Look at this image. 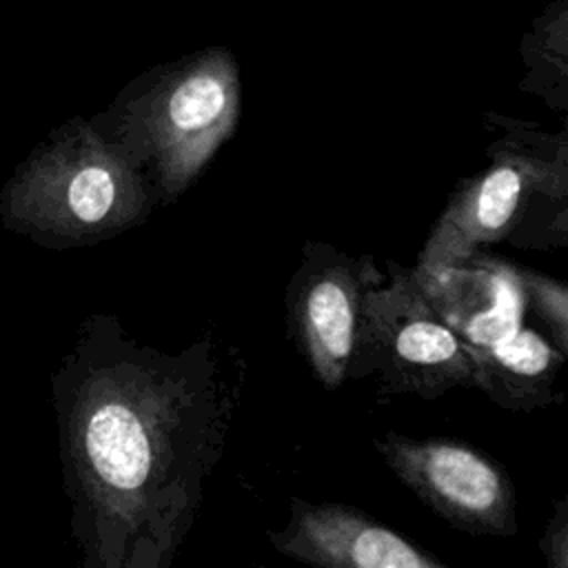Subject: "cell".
Returning <instances> with one entry per match:
<instances>
[{"label": "cell", "instance_id": "cell-5", "mask_svg": "<svg viewBox=\"0 0 568 568\" xmlns=\"http://www.w3.org/2000/svg\"><path fill=\"white\" fill-rule=\"evenodd\" d=\"M375 373L386 393L435 399L475 388L470 346L444 322L413 268L388 262V277L364 291L351 377Z\"/></svg>", "mask_w": 568, "mask_h": 568}, {"label": "cell", "instance_id": "cell-1", "mask_svg": "<svg viewBox=\"0 0 568 568\" xmlns=\"http://www.w3.org/2000/svg\"><path fill=\"white\" fill-rule=\"evenodd\" d=\"M244 359L206 328L166 353L91 313L51 373L62 486L84 568H169L242 399Z\"/></svg>", "mask_w": 568, "mask_h": 568}, {"label": "cell", "instance_id": "cell-10", "mask_svg": "<svg viewBox=\"0 0 568 568\" xmlns=\"http://www.w3.org/2000/svg\"><path fill=\"white\" fill-rule=\"evenodd\" d=\"M475 386L506 410L528 413L564 402L559 375L566 355L539 333L519 326L488 346H470Z\"/></svg>", "mask_w": 568, "mask_h": 568}, {"label": "cell", "instance_id": "cell-13", "mask_svg": "<svg viewBox=\"0 0 568 568\" xmlns=\"http://www.w3.org/2000/svg\"><path fill=\"white\" fill-rule=\"evenodd\" d=\"M541 552L550 568H566L568 566V504L559 499L555 504V515L539 541Z\"/></svg>", "mask_w": 568, "mask_h": 568}, {"label": "cell", "instance_id": "cell-8", "mask_svg": "<svg viewBox=\"0 0 568 568\" xmlns=\"http://www.w3.org/2000/svg\"><path fill=\"white\" fill-rule=\"evenodd\" d=\"M288 524L271 530L277 552L326 568H446L359 508L291 499Z\"/></svg>", "mask_w": 568, "mask_h": 568}, {"label": "cell", "instance_id": "cell-9", "mask_svg": "<svg viewBox=\"0 0 568 568\" xmlns=\"http://www.w3.org/2000/svg\"><path fill=\"white\" fill-rule=\"evenodd\" d=\"M417 280L435 311L468 346L495 344L521 326L526 297L517 264L475 251L462 264Z\"/></svg>", "mask_w": 568, "mask_h": 568}, {"label": "cell", "instance_id": "cell-2", "mask_svg": "<svg viewBox=\"0 0 568 568\" xmlns=\"http://www.w3.org/2000/svg\"><path fill=\"white\" fill-rule=\"evenodd\" d=\"M242 80L235 53L211 44L135 75L91 124L173 204L237 129Z\"/></svg>", "mask_w": 568, "mask_h": 568}, {"label": "cell", "instance_id": "cell-4", "mask_svg": "<svg viewBox=\"0 0 568 568\" xmlns=\"http://www.w3.org/2000/svg\"><path fill=\"white\" fill-rule=\"evenodd\" d=\"M499 131L490 164L459 182L417 257L419 277L462 264L475 251L508 240L517 246L564 248L568 215V140L530 122L486 113Z\"/></svg>", "mask_w": 568, "mask_h": 568}, {"label": "cell", "instance_id": "cell-12", "mask_svg": "<svg viewBox=\"0 0 568 568\" xmlns=\"http://www.w3.org/2000/svg\"><path fill=\"white\" fill-rule=\"evenodd\" d=\"M524 297L532 306L535 315L546 324L550 342L568 355V288L564 282L541 275L517 264Z\"/></svg>", "mask_w": 568, "mask_h": 568}, {"label": "cell", "instance_id": "cell-6", "mask_svg": "<svg viewBox=\"0 0 568 568\" xmlns=\"http://www.w3.org/2000/svg\"><path fill=\"white\" fill-rule=\"evenodd\" d=\"M373 444L402 484L457 530L504 537L517 532L513 481L481 450L457 439H415L395 430Z\"/></svg>", "mask_w": 568, "mask_h": 568}, {"label": "cell", "instance_id": "cell-11", "mask_svg": "<svg viewBox=\"0 0 568 568\" xmlns=\"http://www.w3.org/2000/svg\"><path fill=\"white\" fill-rule=\"evenodd\" d=\"M526 73L521 91L535 93L550 109L568 111V0H552L521 36Z\"/></svg>", "mask_w": 568, "mask_h": 568}, {"label": "cell", "instance_id": "cell-3", "mask_svg": "<svg viewBox=\"0 0 568 568\" xmlns=\"http://www.w3.org/2000/svg\"><path fill=\"white\" fill-rule=\"evenodd\" d=\"M151 182L84 118L55 126L4 180L0 224L51 251L84 248L142 224Z\"/></svg>", "mask_w": 568, "mask_h": 568}, {"label": "cell", "instance_id": "cell-7", "mask_svg": "<svg viewBox=\"0 0 568 568\" xmlns=\"http://www.w3.org/2000/svg\"><path fill=\"white\" fill-rule=\"evenodd\" d=\"M375 262L328 244L306 242L286 288L288 326L317 382L339 388L357 339L364 291L382 280Z\"/></svg>", "mask_w": 568, "mask_h": 568}]
</instances>
